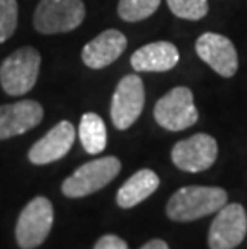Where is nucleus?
I'll return each mask as SVG.
<instances>
[{
  "mask_svg": "<svg viewBox=\"0 0 247 249\" xmlns=\"http://www.w3.org/2000/svg\"><path fill=\"white\" fill-rule=\"evenodd\" d=\"M228 203V193L220 187L191 185L177 190L167 203L165 214L175 222H193L218 213Z\"/></svg>",
  "mask_w": 247,
  "mask_h": 249,
  "instance_id": "obj_1",
  "label": "nucleus"
},
{
  "mask_svg": "<svg viewBox=\"0 0 247 249\" xmlns=\"http://www.w3.org/2000/svg\"><path fill=\"white\" fill-rule=\"evenodd\" d=\"M40 71V53L34 47H21L0 65V86L12 97L31 92Z\"/></svg>",
  "mask_w": 247,
  "mask_h": 249,
  "instance_id": "obj_2",
  "label": "nucleus"
},
{
  "mask_svg": "<svg viewBox=\"0 0 247 249\" xmlns=\"http://www.w3.org/2000/svg\"><path fill=\"white\" fill-rule=\"evenodd\" d=\"M82 0H40L34 12V28L40 34H63L79 28L85 19Z\"/></svg>",
  "mask_w": 247,
  "mask_h": 249,
  "instance_id": "obj_3",
  "label": "nucleus"
},
{
  "mask_svg": "<svg viewBox=\"0 0 247 249\" xmlns=\"http://www.w3.org/2000/svg\"><path fill=\"white\" fill-rule=\"evenodd\" d=\"M119 172L120 161L115 156L98 158L76 169V172L63 182L61 192L67 198H83L111 183Z\"/></svg>",
  "mask_w": 247,
  "mask_h": 249,
  "instance_id": "obj_4",
  "label": "nucleus"
},
{
  "mask_svg": "<svg viewBox=\"0 0 247 249\" xmlns=\"http://www.w3.org/2000/svg\"><path fill=\"white\" fill-rule=\"evenodd\" d=\"M154 119L162 129L170 132L185 130L198 123L199 113L193 92L188 87H175L156 102Z\"/></svg>",
  "mask_w": 247,
  "mask_h": 249,
  "instance_id": "obj_5",
  "label": "nucleus"
},
{
  "mask_svg": "<svg viewBox=\"0 0 247 249\" xmlns=\"http://www.w3.org/2000/svg\"><path fill=\"white\" fill-rule=\"evenodd\" d=\"M53 225V206L45 196L31 199L21 211L16 224V241L23 249H34L47 240Z\"/></svg>",
  "mask_w": 247,
  "mask_h": 249,
  "instance_id": "obj_6",
  "label": "nucleus"
},
{
  "mask_svg": "<svg viewBox=\"0 0 247 249\" xmlns=\"http://www.w3.org/2000/svg\"><path fill=\"white\" fill-rule=\"evenodd\" d=\"M145 108V86L140 76L129 74L119 81L111 100V121L115 129L132 127Z\"/></svg>",
  "mask_w": 247,
  "mask_h": 249,
  "instance_id": "obj_7",
  "label": "nucleus"
},
{
  "mask_svg": "<svg viewBox=\"0 0 247 249\" xmlns=\"http://www.w3.org/2000/svg\"><path fill=\"white\" fill-rule=\"evenodd\" d=\"M218 156L217 140L207 134H194L172 148V162L185 172H202L214 166Z\"/></svg>",
  "mask_w": 247,
  "mask_h": 249,
  "instance_id": "obj_8",
  "label": "nucleus"
},
{
  "mask_svg": "<svg viewBox=\"0 0 247 249\" xmlns=\"http://www.w3.org/2000/svg\"><path fill=\"white\" fill-rule=\"evenodd\" d=\"M247 233L246 211L239 203L225 204L217 213L209 230L210 249L238 248Z\"/></svg>",
  "mask_w": 247,
  "mask_h": 249,
  "instance_id": "obj_9",
  "label": "nucleus"
},
{
  "mask_svg": "<svg viewBox=\"0 0 247 249\" xmlns=\"http://www.w3.org/2000/svg\"><path fill=\"white\" fill-rule=\"evenodd\" d=\"M196 53L222 77H233L238 71V52L228 37L206 33L196 40Z\"/></svg>",
  "mask_w": 247,
  "mask_h": 249,
  "instance_id": "obj_10",
  "label": "nucleus"
},
{
  "mask_svg": "<svg viewBox=\"0 0 247 249\" xmlns=\"http://www.w3.org/2000/svg\"><path fill=\"white\" fill-rule=\"evenodd\" d=\"M76 129L69 121H61L47 132L29 150V161L35 166L55 162L66 156L74 145Z\"/></svg>",
  "mask_w": 247,
  "mask_h": 249,
  "instance_id": "obj_11",
  "label": "nucleus"
},
{
  "mask_svg": "<svg viewBox=\"0 0 247 249\" xmlns=\"http://www.w3.org/2000/svg\"><path fill=\"white\" fill-rule=\"evenodd\" d=\"M44 119V108L35 100L21 102L0 107V140L24 134Z\"/></svg>",
  "mask_w": 247,
  "mask_h": 249,
  "instance_id": "obj_12",
  "label": "nucleus"
},
{
  "mask_svg": "<svg viewBox=\"0 0 247 249\" xmlns=\"http://www.w3.org/2000/svg\"><path fill=\"white\" fill-rule=\"evenodd\" d=\"M127 49V37L117 29H106L82 49V61L92 70L109 66Z\"/></svg>",
  "mask_w": 247,
  "mask_h": 249,
  "instance_id": "obj_13",
  "label": "nucleus"
},
{
  "mask_svg": "<svg viewBox=\"0 0 247 249\" xmlns=\"http://www.w3.org/2000/svg\"><path fill=\"white\" fill-rule=\"evenodd\" d=\"M178 61V49L172 42L165 40L140 47L130 58V65L136 72H165L173 70Z\"/></svg>",
  "mask_w": 247,
  "mask_h": 249,
  "instance_id": "obj_14",
  "label": "nucleus"
},
{
  "mask_svg": "<svg viewBox=\"0 0 247 249\" xmlns=\"http://www.w3.org/2000/svg\"><path fill=\"white\" fill-rule=\"evenodd\" d=\"M159 183L161 180L154 171L140 169L129 180H125L122 187L119 188L117 196H115V203L122 209L133 208V206L140 204L141 201L149 198L159 188Z\"/></svg>",
  "mask_w": 247,
  "mask_h": 249,
  "instance_id": "obj_15",
  "label": "nucleus"
},
{
  "mask_svg": "<svg viewBox=\"0 0 247 249\" xmlns=\"http://www.w3.org/2000/svg\"><path fill=\"white\" fill-rule=\"evenodd\" d=\"M79 139L88 155H98L106 148V125L97 113H85L79 124Z\"/></svg>",
  "mask_w": 247,
  "mask_h": 249,
  "instance_id": "obj_16",
  "label": "nucleus"
},
{
  "mask_svg": "<svg viewBox=\"0 0 247 249\" xmlns=\"http://www.w3.org/2000/svg\"><path fill=\"white\" fill-rule=\"evenodd\" d=\"M159 5L161 0H119L117 13L127 23H136L154 15Z\"/></svg>",
  "mask_w": 247,
  "mask_h": 249,
  "instance_id": "obj_17",
  "label": "nucleus"
},
{
  "mask_svg": "<svg viewBox=\"0 0 247 249\" xmlns=\"http://www.w3.org/2000/svg\"><path fill=\"white\" fill-rule=\"evenodd\" d=\"M170 12L181 19L199 21L209 12L207 0H167Z\"/></svg>",
  "mask_w": 247,
  "mask_h": 249,
  "instance_id": "obj_18",
  "label": "nucleus"
},
{
  "mask_svg": "<svg viewBox=\"0 0 247 249\" xmlns=\"http://www.w3.org/2000/svg\"><path fill=\"white\" fill-rule=\"evenodd\" d=\"M18 26V2L0 0V44L7 42Z\"/></svg>",
  "mask_w": 247,
  "mask_h": 249,
  "instance_id": "obj_19",
  "label": "nucleus"
},
{
  "mask_svg": "<svg viewBox=\"0 0 247 249\" xmlns=\"http://www.w3.org/2000/svg\"><path fill=\"white\" fill-rule=\"evenodd\" d=\"M93 249H129L127 243L115 235H104L97 241Z\"/></svg>",
  "mask_w": 247,
  "mask_h": 249,
  "instance_id": "obj_20",
  "label": "nucleus"
},
{
  "mask_svg": "<svg viewBox=\"0 0 247 249\" xmlns=\"http://www.w3.org/2000/svg\"><path fill=\"white\" fill-rule=\"evenodd\" d=\"M140 249H169V245L162 240H151L146 243L145 246H141Z\"/></svg>",
  "mask_w": 247,
  "mask_h": 249,
  "instance_id": "obj_21",
  "label": "nucleus"
}]
</instances>
